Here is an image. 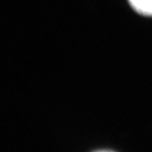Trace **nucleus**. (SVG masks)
Here are the masks:
<instances>
[{"mask_svg":"<svg viewBox=\"0 0 152 152\" xmlns=\"http://www.w3.org/2000/svg\"><path fill=\"white\" fill-rule=\"evenodd\" d=\"M137 12L143 15H152V0H129Z\"/></svg>","mask_w":152,"mask_h":152,"instance_id":"obj_1","label":"nucleus"}]
</instances>
